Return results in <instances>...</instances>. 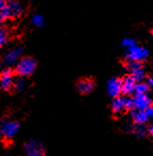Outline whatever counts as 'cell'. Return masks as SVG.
<instances>
[{
	"label": "cell",
	"instance_id": "6da1fadb",
	"mask_svg": "<svg viewBox=\"0 0 153 156\" xmlns=\"http://www.w3.org/2000/svg\"><path fill=\"white\" fill-rule=\"evenodd\" d=\"M38 63L35 58L28 56L22 57L16 62L14 72H15L16 76H18V77H30L35 72Z\"/></svg>",
	"mask_w": 153,
	"mask_h": 156
},
{
	"label": "cell",
	"instance_id": "7a4b0ae2",
	"mask_svg": "<svg viewBox=\"0 0 153 156\" xmlns=\"http://www.w3.org/2000/svg\"><path fill=\"white\" fill-rule=\"evenodd\" d=\"M20 127V123L16 120H10L5 118L0 121V138L3 141L11 142L13 137L17 134Z\"/></svg>",
	"mask_w": 153,
	"mask_h": 156
},
{
	"label": "cell",
	"instance_id": "3957f363",
	"mask_svg": "<svg viewBox=\"0 0 153 156\" xmlns=\"http://www.w3.org/2000/svg\"><path fill=\"white\" fill-rule=\"evenodd\" d=\"M23 13V5L17 0H9L5 8L0 11V24L9 18H16Z\"/></svg>",
	"mask_w": 153,
	"mask_h": 156
},
{
	"label": "cell",
	"instance_id": "277c9868",
	"mask_svg": "<svg viewBox=\"0 0 153 156\" xmlns=\"http://www.w3.org/2000/svg\"><path fill=\"white\" fill-rule=\"evenodd\" d=\"M15 72L12 69H3L0 73V89L5 92H11L15 89Z\"/></svg>",
	"mask_w": 153,
	"mask_h": 156
},
{
	"label": "cell",
	"instance_id": "5b68a950",
	"mask_svg": "<svg viewBox=\"0 0 153 156\" xmlns=\"http://www.w3.org/2000/svg\"><path fill=\"white\" fill-rule=\"evenodd\" d=\"M149 56V51L147 48L139 45H134L127 48L125 52V58L127 61H135V62H141L144 61Z\"/></svg>",
	"mask_w": 153,
	"mask_h": 156
},
{
	"label": "cell",
	"instance_id": "8992f818",
	"mask_svg": "<svg viewBox=\"0 0 153 156\" xmlns=\"http://www.w3.org/2000/svg\"><path fill=\"white\" fill-rule=\"evenodd\" d=\"M24 150L26 156H46V149L43 143L33 139L25 142Z\"/></svg>",
	"mask_w": 153,
	"mask_h": 156
},
{
	"label": "cell",
	"instance_id": "52a82bcc",
	"mask_svg": "<svg viewBox=\"0 0 153 156\" xmlns=\"http://www.w3.org/2000/svg\"><path fill=\"white\" fill-rule=\"evenodd\" d=\"M22 52H23L22 46H14V47L10 48L7 51V54L5 55V57H3V62L8 65L14 64V63L17 62L22 58Z\"/></svg>",
	"mask_w": 153,
	"mask_h": 156
},
{
	"label": "cell",
	"instance_id": "ba28073f",
	"mask_svg": "<svg viewBox=\"0 0 153 156\" xmlns=\"http://www.w3.org/2000/svg\"><path fill=\"white\" fill-rule=\"evenodd\" d=\"M106 90L107 93L111 98H118L120 94L122 93V80L118 79V78H111L109 79L106 86Z\"/></svg>",
	"mask_w": 153,
	"mask_h": 156
},
{
	"label": "cell",
	"instance_id": "9c48e42d",
	"mask_svg": "<svg viewBox=\"0 0 153 156\" xmlns=\"http://www.w3.org/2000/svg\"><path fill=\"white\" fill-rule=\"evenodd\" d=\"M134 101V108L139 110H147L151 106V98L147 93L144 94H135Z\"/></svg>",
	"mask_w": 153,
	"mask_h": 156
},
{
	"label": "cell",
	"instance_id": "30bf717a",
	"mask_svg": "<svg viewBox=\"0 0 153 156\" xmlns=\"http://www.w3.org/2000/svg\"><path fill=\"white\" fill-rule=\"evenodd\" d=\"M76 89L80 94H89L94 89V81L91 78H82L76 83Z\"/></svg>",
	"mask_w": 153,
	"mask_h": 156
},
{
	"label": "cell",
	"instance_id": "8fae6325",
	"mask_svg": "<svg viewBox=\"0 0 153 156\" xmlns=\"http://www.w3.org/2000/svg\"><path fill=\"white\" fill-rule=\"evenodd\" d=\"M127 67L129 69V75H132L137 81L142 80L144 78V71L142 69L140 62H135V61H129Z\"/></svg>",
	"mask_w": 153,
	"mask_h": 156
},
{
	"label": "cell",
	"instance_id": "7c38bea8",
	"mask_svg": "<svg viewBox=\"0 0 153 156\" xmlns=\"http://www.w3.org/2000/svg\"><path fill=\"white\" fill-rule=\"evenodd\" d=\"M136 83H137V80L132 75L125 76L122 79V93L126 94V95L134 93Z\"/></svg>",
	"mask_w": 153,
	"mask_h": 156
},
{
	"label": "cell",
	"instance_id": "4fadbf2b",
	"mask_svg": "<svg viewBox=\"0 0 153 156\" xmlns=\"http://www.w3.org/2000/svg\"><path fill=\"white\" fill-rule=\"evenodd\" d=\"M132 119L136 124H144L147 121H149L148 115H147L146 110H139V109H135L132 112Z\"/></svg>",
	"mask_w": 153,
	"mask_h": 156
},
{
	"label": "cell",
	"instance_id": "5bb4252c",
	"mask_svg": "<svg viewBox=\"0 0 153 156\" xmlns=\"http://www.w3.org/2000/svg\"><path fill=\"white\" fill-rule=\"evenodd\" d=\"M125 104H124V100L123 98H115V100L111 102V110L114 111L115 113H120L122 111L125 110Z\"/></svg>",
	"mask_w": 153,
	"mask_h": 156
},
{
	"label": "cell",
	"instance_id": "9a60e30c",
	"mask_svg": "<svg viewBox=\"0 0 153 156\" xmlns=\"http://www.w3.org/2000/svg\"><path fill=\"white\" fill-rule=\"evenodd\" d=\"M31 23L37 28H42L44 26V24H45V18L41 14H33L32 17H31Z\"/></svg>",
	"mask_w": 153,
	"mask_h": 156
},
{
	"label": "cell",
	"instance_id": "2e32d148",
	"mask_svg": "<svg viewBox=\"0 0 153 156\" xmlns=\"http://www.w3.org/2000/svg\"><path fill=\"white\" fill-rule=\"evenodd\" d=\"M8 40H9V31L5 27L0 26V49L5 46V44H7Z\"/></svg>",
	"mask_w": 153,
	"mask_h": 156
},
{
	"label": "cell",
	"instance_id": "e0dca14e",
	"mask_svg": "<svg viewBox=\"0 0 153 156\" xmlns=\"http://www.w3.org/2000/svg\"><path fill=\"white\" fill-rule=\"evenodd\" d=\"M149 86L144 83H137L135 86V90H134V93L135 94H144L148 92Z\"/></svg>",
	"mask_w": 153,
	"mask_h": 156
},
{
	"label": "cell",
	"instance_id": "ac0fdd59",
	"mask_svg": "<svg viewBox=\"0 0 153 156\" xmlns=\"http://www.w3.org/2000/svg\"><path fill=\"white\" fill-rule=\"evenodd\" d=\"M121 45H122V47H124V48H126V49H127V48L136 45V41L134 39H132V37H124V39L122 40V43H121Z\"/></svg>",
	"mask_w": 153,
	"mask_h": 156
},
{
	"label": "cell",
	"instance_id": "d6986e66",
	"mask_svg": "<svg viewBox=\"0 0 153 156\" xmlns=\"http://www.w3.org/2000/svg\"><path fill=\"white\" fill-rule=\"evenodd\" d=\"M134 133H135L136 135H138V136H142V135H144L146 129H144V124H137V125H135Z\"/></svg>",
	"mask_w": 153,
	"mask_h": 156
},
{
	"label": "cell",
	"instance_id": "ffe728a7",
	"mask_svg": "<svg viewBox=\"0 0 153 156\" xmlns=\"http://www.w3.org/2000/svg\"><path fill=\"white\" fill-rule=\"evenodd\" d=\"M123 100H124L125 108H126V109L134 108V101H133V98H129V96H124V98H123Z\"/></svg>",
	"mask_w": 153,
	"mask_h": 156
},
{
	"label": "cell",
	"instance_id": "44dd1931",
	"mask_svg": "<svg viewBox=\"0 0 153 156\" xmlns=\"http://www.w3.org/2000/svg\"><path fill=\"white\" fill-rule=\"evenodd\" d=\"M146 111H147V115H148L149 120H152L153 121V105H151Z\"/></svg>",
	"mask_w": 153,
	"mask_h": 156
},
{
	"label": "cell",
	"instance_id": "7402d4cb",
	"mask_svg": "<svg viewBox=\"0 0 153 156\" xmlns=\"http://www.w3.org/2000/svg\"><path fill=\"white\" fill-rule=\"evenodd\" d=\"M146 83L149 87H153V76H151V77H149L148 79H147Z\"/></svg>",
	"mask_w": 153,
	"mask_h": 156
},
{
	"label": "cell",
	"instance_id": "603a6c76",
	"mask_svg": "<svg viewBox=\"0 0 153 156\" xmlns=\"http://www.w3.org/2000/svg\"><path fill=\"white\" fill-rule=\"evenodd\" d=\"M5 3H7V0H0V11L5 8Z\"/></svg>",
	"mask_w": 153,
	"mask_h": 156
},
{
	"label": "cell",
	"instance_id": "cb8c5ba5",
	"mask_svg": "<svg viewBox=\"0 0 153 156\" xmlns=\"http://www.w3.org/2000/svg\"><path fill=\"white\" fill-rule=\"evenodd\" d=\"M149 133L153 136V124L152 125H150V127H149Z\"/></svg>",
	"mask_w": 153,
	"mask_h": 156
},
{
	"label": "cell",
	"instance_id": "d4e9b609",
	"mask_svg": "<svg viewBox=\"0 0 153 156\" xmlns=\"http://www.w3.org/2000/svg\"><path fill=\"white\" fill-rule=\"evenodd\" d=\"M152 35H153V32H152Z\"/></svg>",
	"mask_w": 153,
	"mask_h": 156
}]
</instances>
